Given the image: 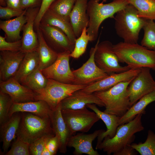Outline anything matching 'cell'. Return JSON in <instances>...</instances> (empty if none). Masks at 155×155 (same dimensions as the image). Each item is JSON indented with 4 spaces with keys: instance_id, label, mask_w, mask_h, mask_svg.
<instances>
[{
    "instance_id": "5",
    "label": "cell",
    "mask_w": 155,
    "mask_h": 155,
    "mask_svg": "<svg viewBox=\"0 0 155 155\" xmlns=\"http://www.w3.org/2000/svg\"><path fill=\"white\" fill-rule=\"evenodd\" d=\"M133 79L119 83L107 90L93 93L104 104V112L120 117L125 113L131 107L128 88Z\"/></svg>"
},
{
    "instance_id": "36",
    "label": "cell",
    "mask_w": 155,
    "mask_h": 155,
    "mask_svg": "<svg viewBox=\"0 0 155 155\" xmlns=\"http://www.w3.org/2000/svg\"><path fill=\"white\" fill-rule=\"evenodd\" d=\"M14 102L7 94L0 90V124L7 121L10 118L9 113Z\"/></svg>"
},
{
    "instance_id": "7",
    "label": "cell",
    "mask_w": 155,
    "mask_h": 155,
    "mask_svg": "<svg viewBox=\"0 0 155 155\" xmlns=\"http://www.w3.org/2000/svg\"><path fill=\"white\" fill-rule=\"evenodd\" d=\"M86 86L65 84L48 79L45 87L34 91L36 93L35 100L46 102L53 110L55 108L62 100L74 92L82 89Z\"/></svg>"
},
{
    "instance_id": "9",
    "label": "cell",
    "mask_w": 155,
    "mask_h": 155,
    "mask_svg": "<svg viewBox=\"0 0 155 155\" xmlns=\"http://www.w3.org/2000/svg\"><path fill=\"white\" fill-rule=\"evenodd\" d=\"M113 45L108 40L99 42L94 56L96 65L108 75L130 69L127 66H122L120 65L119 58L114 51Z\"/></svg>"
},
{
    "instance_id": "2",
    "label": "cell",
    "mask_w": 155,
    "mask_h": 155,
    "mask_svg": "<svg viewBox=\"0 0 155 155\" xmlns=\"http://www.w3.org/2000/svg\"><path fill=\"white\" fill-rule=\"evenodd\" d=\"M129 4L126 0H113L107 4L99 3L96 0L88 1L87 13L89 20L87 32L90 41L97 39L99 27L104 20L108 18H114L117 12Z\"/></svg>"
},
{
    "instance_id": "15",
    "label": "cell",
    "mask_w": 155,
    "mask_h": 155,
    "mask_svg": "<svg viewBox=\"0 0 155 155\" xmlns=\"http://www.w3.org/2000/svg\"><path fill=\"white\" fill-rule=\"evenodd\" d=\"M25 53L18 51H1L0 81H5L13 77L17 72Z\"/></svg>"
},
{
    "instance_id": "10",
    "label": "cell",
    "mask_w": 155,
    "mask_h": 155,
    "mask_svg": "<svg viewBox=\"0 0 155 155\" xmlns=\"http://www.w3.org/2000/svg\"><path fill=\"white\" fill-rule=\"evenodd\" d=\"M100 37L89 53V58L80 68L72 71L74 77L73 84L88 86L100 80L109 75L100 69L96 64L94 59L95 53Z\"/></svg>"
},
{
    "instance_id": "12",
    "label": "cell",
    "mask_w": 155,
    "mask_h": 155,
    "mask_svg": "<svg viewBox=\"0 0 155 155\" xmlns=\"http://www.w3.org/2000/svg\"><path fill=\"white\" fill-rule=\"evenodd\" d=\"M150 69L142 67L129 84V93L131 106L141 98L155 90V81L150 72Z\"/></svg>"
},
{
    "instance_id": "45",
    "label": "cell",
    "mask_w": 155,
    "mask_h": 155,
    "mask_svg": "<svg viewBox=\"0 0 155 155\" xmlns=\"http://www.w3.org/2000/svg\"><path fill=\"white\" fill-rule=\"evenodd\" d=\"M5 0L7 7L15 9H22L20 7V0Z\"/></svg>"
},
{
    "instance_id": "24",
    "label": "cell",
    "mask_w": 155,
    "mask_h": 155,
    "mask_svg": "<svg viewBox=\"0 0 155 155\" xmlns=\"http://www.w3.org/2000/svg\"><path fill=\"white\" fill-rule=\"evenodd\" d=\"M18 113L13 114L7 121L0 125V138L4 153L8 151L11 142L16 137L21 118V115Z\"/></svg>"
},
{
    "instance_id": "16",
    "label": "cell",
    "mask_w": 155,
    "mask_h": 155,
    "mask_svg": "<svg viewBox=\"0 0 155 155\" xmlns=\"http://www.w3.org/2000/svg\"><path fill=\"white\" fill-rule=\"evenodd\" d=\"M140 71V69H130L123 72L113 73L100 80L86 86L80 90L88 93L106 90L119 83L133 79Z\"/></svg>"
},
{
    "instance_id": "31",
    "label": "cell",
    "mask_w": 155,
    "mask_h": 155,
    "mask_svg": "<svg viewBox=\"0 0 155 155\" xmlns=\"http://www.w3.org/2000/svg\"><path fill=\"white\" fill-rule=\"evenodd\" d=\"M48 80L38 67L26 77L22 85L35 91L45 87Z\"/></svg>"
},
{
    "instance_id": "44",
    "label": "cell",
    "mask_w": 155,
    "mask_h": 155,
    "mask_svg": "<svg viewBox=\"0 0 155 155\" xmlns=\"http://www.w3.org/2000/svg\"><path fill=\"white\" fill-rule=\"evenodd\" d=\"M136 151L133 149L131 145H127L124 147L117 153L116 155H137Z\"/></svg>"
},
{
    "instance_id": "46",
    "label": "cell",
    "mask_w": 155,
    "mask_h": 155,
    "mask_svg": "<svg viewBox=\"0 0 155 155\" xmlns=\"http://www.w3.org/2000/svg\"><path fill=\"white\" fill-rule=\"evenodd\" d=\"M42 155H52L51 152L46 147V145L43 149Z\"/></svg>"
},
{
    "instance_id": "28",
    "label": "cell",
    "mask_w": 155,
    "mask_h": 155,
    "mask_svg": "<svg viewBox=\"0 0 155 155\" xmlns=\"http://www.w3.org/2000/svg\"><path fill=\"white\" fill-rule=\"evenodd\" d=\"M40 24L53 26L59 28L75 44L77 38L74 34L70 22L65 20L49 9L44 15Z\"/></svg>"
},
{
    "instance_id": "34",
    "label": "cell",
    "mask_w": 155,
    "mask_h": 155,
    "mask_svg": "<svg viewBox=\"0 0 155 155\" xmlns=\"http://www.w3.org/2000/svg\"><path fill=\"white\" fill-rule=\"evenodd\" d=\"M142 29L144 34L141 45L149 49L155 51V21L146 20Z\"/></svg>"
},
{
    "instance_id": "14",
    "label": "cell",
    "mask_w": 155,
    "mask_h": 155,
    "mask_svg": "<svg viewBox=\"0 0 155 155\" xmlns=\"http://www.w3.org/2000/svg\"><path fill=\"white\" fill-rule=\"evenodd\" d=\"M40 7L37 6L28 8L25 13L26 22L22 29L21 48V50L25 53L36 50L38 47L37 35L34 28L35 20Z\"/></svg>"
},
{
    "instance_id": "11",
    "label": "cell",
    "mask_w": 155,
    "mask_h": 155,
    "mask_svg": "<svg viewBox=\"0 0 155 155\" xmlns=\"http://www.w3.org/2000/svg\"><path fill=\"white\" fill-rule=\"evenodd\" d=\"M70 53L69 52H65L58 54L57 58L54 63L41 70L44 76L48 79L73 84L74 77L69 65Z\"/></svg>"
},
{
    "instance_id": "3",
    "label": "cell",
    "mask_w": 155,
    "mask_h": 155,
    "mask_svg": "<svg viewBox=\"0 0 155 155\" xmlns=\"http://www.w3.org/2000/svg\"><path fill=\"white\" fill-rule=\"evenodd\" d=\"M114 18L116 33L123 42L137 43L140 32L146 20L139 17L136 8L129 4L117 12Z\"/></svg>"
},
{
    "instance_id": "41",
    "label": "cell",
    "mask_w": 155,
    "mask_h": 155,
    "mask_svg": "<svg viewBox=\"0 0 155 155\" xmlns=\"http://www.w3.org/2000/svg\"><path fill=\"white\" fill-rule=\"evenodd\" d=\"M25 10L15 9L7 7L0 6V18L7 19L14 17H18L22 14Z\"/></svg>"
},
{
    "instance_id": "19",
    "label": "cell",
    "mask_w": 155,
    "mask_h": 155,
    "mask_svg": "<svg viewBox=\"0 0 155 155\" xmlns=\"http://www.w3.org/2000/svg\"><path fill=\"white\" fill-rule=\"evenodd\" d=\"M104 131L103 129H99L89 134L82 133L73 135L69 140L67 146L74 148L73 153L75 155H80L82 154L99 155L97 151L93 148L92 143L101 133Z\"/></svg>"
},
{
    "instance_id": "21",
    "label": "cell",
    "mask_w": 155,
    "mask_h": 155,
    "mask_svg": "<svg viewBox=\"0 0 155 155\" xmlns=\"http://www.w3.org/2000/svg\"><path fill=\"white\" fill-rule=\"evenodd\" d=\"M88 0H76L69 15L70 22L74 34L78 37L85 27L88 26L89 17L87 13Z\"/></svg>"
},
{
    "instance_id": "37",
    "label": "cell",
    "mask_w": 155,
    "mask_h": 155,
    "mask_svg": "<svg viewBox=\"0 0 155 155\" xmlns=\"http://www.w3.org/2000/svg\"><path fill=\"white\" fill-rule=\"evenodd\" d=\"M29 145L18 138L13 142L6 155H30Z\"/></svg>"
},
{
    "instance_id": "4",
    "label": "cell",
    "mask_w": 155,
    "mask_h": 155,
    "mask_svg": "<svg viewBox=\"0 0 155 155\" xmlns=\"http://www.w3.org/2000/svg\"><path fill=\"white\" fill-rule=\"evenodd\" d=\"M142 115L139 114L131 121L119 125L115 136L104 137L96 149L102 150L108 155H116L124 147L131 145L135 139V134L144 129L141 121Z\"/></svg>"
},
{
    "instance_id": "23",
    "label": "cell",
    "mask_w": 155,
    "mask_h": 155,
    "mask_svg": "<svg viewBox=\"0 0 155 155\" xmlns=\"http://www.w3.org/2000/svg\"><path fill=\"white\" fill-rule=\"evenodd\" d=\"M95 104H88L86 106L92 110L104 123L106 130L101 133L97 137L96 148L102 142L104 138L108 136L111 138L115 135L119 126V121L120 117L117 115L102 112L100 110Z\"/></svg>"
},
{
    "instance_id": "18",
    "label": "cell",
    "mask_w": 155,
    "mask_h": 155,
    "mask_svg": "<svg viewBox=\"0 0 155 155\" xmlns=\"http://www.w3.org/2000/svg\"><path fill=\"white\" fill-rule=\"evenodd\" d=\"M50 118L54 133L59 140V152L65 154L68 141L73 135L63 117L60 104L52 110Z\"/></svg>"
},
{
    "instance_id": "30",
    "label": "cell",
    "mask_w": 155,
    "mask_h": 155,
    "mask_svg": "<svg viewBox=\"0 0 155 155\" xmlns=\"http://www.w3.org/2000/svg\"><path fill=\"white\" fill-rule=\"evenodd\" d=\"M137 9L139 17L155 21V0H126Z\"/></svg>"
},
{
    "instance_id": "38",
    "label": "cell",
    "mask_w": 155,
    "mask_h": 155,
    "mask_svg": "<svg viewBox=\"0 0 155 155\" xmlns=\"http://www.w3.org/2000/svg\"><path fill=\"white\" fill-rule=\"evenodd\" d=\"M55 135L54 134L47 135L36 140L29 145L30 154L42 155L43 149L49 140Z\"/></svg>"
},
{
    "instance_id": "25",
    "label": "cell",
    "mask_w": 155,
    "mask_h": 155,
    "mask_svg": "<svg viewBox=\"0 0 155 155\" xmlns=\"http://www.w3.org/2000/svg\"><path fill=\"white\" fill-rule=\"evenodd\" d=\"M27 9L22 14L13 19L0 21V28L5 32L7 41L13 42L22 39L20 33L26 22Z\"/></svg>"
},
{
    "instance_id": "35",
    "label": "cell",
    "mask_w": 155,
    "mask_h": 155,
    "mask_svg": "<svg viewBox=\"0 0 155 155\" xmlns=\"http://www.w3.org/2000/svg\"><path fill=\"white\" fill-rule=\"evenodd\" d=\"M87 28V27H85L80 36L76 38L74 49L70 54V57L78 59L85 53L88 42L90 41Z\"/></svg>"
},
{
    "instance_id": "29",
    "label": "cell",
    "mask_w": 155,
    "mask_h": 155,
    "mask_svg": "<svg viewBox=\"0 0 155 155\" xmlns=\"http://www.w3.org/2000/svg\"><path fill=\"white\" fill-rule=\"evenodd\" d=\"M155 101V90L142 97L132 106L125 113L120 117L119 121V125L131 121L139 114H145L147 106Z\"/></svg>"
},
{
    "instance_id": "17",
    "label": "cell",
    "mask_w": 155,
    "mask_h": 155,
    "mask_svg": "<svg viewBox=\"0 0 155 155\" xmlns=\"http://www.w3.org/2000/svg\"><path fill=\"white\" fill-rule=\"evenodd\" d=\"M0 90L8 94L15 103L36 101V93L13 77L5 81H0Z\"/></svg>"
},
{
    "instance_id": "32",
    "label": "cell",
    "mask_w": 155,
    "mask_h": 155,
    "mask_svg": "<svg viewBox=\"0 0 155 155\" xmlns=\"http://www.w3.org/2000/svg\"><path fill=\"white\" fill-rule=\"evenodd\" d=\"M76 0H56L50 6L49 10L70 22L69 15Z\"/></svg>"
},
{
    "instance_id": "22",
    "label": "cell",
    "mask_w": 155,
    "mask_h": 155,
    "mask_svg": "<svg viewBox=\"0 0 155 155\" xmlns=\"http://www.w3.org/2000/svg\"><path fill=\"white\" fill-rule=\"evenodd\" d=\"M52 111L48 104L43 100L14 103L10 110L9 116L10 117L15 113L24 112L31 113L42 117H50Z\"/></svg>"
},
{
    "instance_id": "47",
    "label": "cell",
    "mask_w": 155,
    "mask_h": 155,
    "mask_svg": "<svg viewBox=\"0 0 155 155\" xmlns=\"http://www.w3.org/2000/svg\"><path fill=\"white\" fill-rule=\"evenodd\" d=\"M97 2H99L100 1H102V2L106 1V0H96Z\"/></svg>"
},
{
    "instance_id": "26",
    "label": "cell",
    "mask_w": 155,
    "mask_h": 155,
    "mask_svg": "<svg viewBox=\"0 0 155 155\" xmlns=\"http://www.w3.org/2000/svg\"><path fill=\"white\" fill-rule=\"evenodd\" d=\"M36 31L38 43L37 49L39 57L38 67L42 70L54 63L57 59L58 54L48 46L40 30L39 29Z\"/></svg>"
},
{
    "instance_id": "43",
    "label": "cell",
    "mask_w": 155,
    "mask_h": 155,
    "mask_svg": "<svg viewBox=\"0 0 155 155\" xmlns=\"http://www.w3.org/2000/svg\"><path fill=\"white\" fill-rule=\"evenodd\" d=\"M39 0H20L21 9L25 10L28 8L37 6Z\"/></svg>"
},
{
    "instance_id": "13",
    "label": "cell",
    "mask_w": 155,
    "mask_h": 155,
    "mask_svg": "<svg viewBox=\"0 0 155 155\" xmlns=\"http://www.w3.org/2000/svg\"><path fill=\"white\" fill-rule=\"evenodd\" d=\"M39 29L48 46L58 54L71 53L75 46L66 35L59 28L52 26L40 24Z\"/></svg>"
},
{
    "instance_id": "6",
    "label": "cell",
    "mask_w": 155,
    "mask_h": 155,
    "mask_svg": "<svg viewBox=\"0 0 155 155\" xmlns=\"http://www.w3.org/2000/svg\"><path fill=\"white\" fill-rule=\"evenodd\" d=\"M51 134H55L50 117H42L28 113L21 115L17 138L30 145L38 139Z\"/></svg>"
},
{
    "instance_id": "20",
    "label": "cell",
    "mask_w": 155,
    "mask_h": 155,
    "mask_svg": "<svg viewBox=\"0 0 155 155\" xmlns=\"http://www.w3.org/2000/svg\"><path fill=\"white\" fill-rule=\"evenodd\" d=\"M61 110L79 109L88 104H95L100 107L104 106L100 100L94 93H88L80 90L62 100L60 103Z\"/></svg>"
},
{
    "instance_id": "8",
    "label": "cell",
    "mask_w": 155,
    "mask_h": 155,
    "mask_svg": "<svg viewBox=\"0 0 155 155\" xmlns=\"http://www.w3.org/2000/svg\"><path fill=\"white\" fill-rule=\"evenodd\" d=\"M63 117L71 133L77 132H88L100 119L94 111L89 110L85 106L76 110H61Z\"/></svg>"
},
{
    "instance_id": "42",
    "label": "cell",
    "mask_w": 155,
    "mask_h": 155,
    "mask_svg": "<svg viewBox=\"0 0 155 155\" xmlns=\"http://www.w3.org/2000/svg\"><path fill=\"white\" fill-rule=\"evenodd\" d=\"M46 146L52 155L56 154L59 147V142L57 137L55 135L51 137L47 142Z\"/></svg>"
},
{
    "instance_id": "1",
    "label": "cell",
    "mask_w": 155,
    "mask_h": 155,
    "mask_svg": "<svg viewBox=\"0 0 155 155\" xmlns=\"http://www.w3.org/2000/svg\"><path fill=\"white\" fill-rule=\"evenodd\" d=\"M113 49L120 62L126 63L130 69L148 67L155 70V51L137 43L124 42L113 45Z\"/></svg>"
},
{
    "instance_id": "27",
    "label": "cell",
    "mask_w": 155,
    "mask_h": 155,
    "mask_svg": "<svg viewBox=\"0 0 155 155\" xmlns=\"http://www.w3.org/2000/svg\"><path fill=\"white\" fill-rule=\"evenodd\" d=\"M39 63L37 50L25 53L20 67L13 78L22 84L26 77L38 67Z\"/></svg>"
},
{
    "instance_id": "39",
    "label": "cell",
    "mask_w": 155,
    "mask_h": 155,
    "mask_svg": "<svg viewBox=\"0 0 155 155\" xmlns=\"http://www.w3.org/2000/svg\"><path fill=\"white\" fill-rule=\"evenodd\" d=\"M5 37L0 36V51H18L21 50L22 39L15 42H10L6 40Z\"/></svg>"
},
{
    "instance_id": "40",
    "label": "cell",
    "mask_w": 155,
    "mask_h": 155,
    "mask_svg": "<svg viewBox=\"0 0 155 155\" xmlns=\"http://www.w3.org/2000/svg\"><path fill=\"white\" fill-rule=\"evenodd\" d=\"M56 0H42L38 12L35 19L34 28L36 30L39 29L41 19L51 5Z\"/></svg>"
},
{
    "instance_id": "33",
    "label": "cell",
    "mask_w": 155,
    "mask_h": 155,
    "mask_svg": "<svg viewBox=\"0 0 155 155\" xmlns=\"http://www.w3.org/2000/svg\"><path fill=\"white\" fill-rule=\"evenodd\" d=\"M148 133L144 143H132L131 146L141 155H155V133L150 130Z\"/></svg>"
}]
</instances>
